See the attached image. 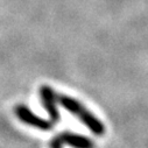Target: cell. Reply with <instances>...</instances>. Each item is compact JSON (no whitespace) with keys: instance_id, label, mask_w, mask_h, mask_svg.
Here are the masks:
<instances>
[{"instance_id":"277c9868","label":"cell","mask_w":148,"mask_h":148,"mask_svg":"<svg viewBox=\"0 0 148 148\" xmlns=\"http://www.w3.org/2000/svg\"><path fill=\"white\" fill-rule=\"evenodd\" d=\"M63 141L69 143L70 146L75 148H92V141L83 135H76V134H64Z\"/></svg>"},{"instance_id":"5b68a950","label":"cell","mask_w":148,"mask_h":148,"mask_svg":"<svg viewBox=\"0 0 148 148\" xmlns=\"http://www.w3.org/2000/svg\"><path fill=\"white\" fill-rule=\"evenodd\" d=\"M51 148H62V147H61V145H60L58 141H54L53 145H51Z\"/></svg>"},{"instance_id":"3957f363","label":"cell","mask_w":148,"mask_h":148,"mask_svg":"<svg viewBox=\"0 0 148 148\" xmlns=\"http://www.w3.org/2000/svg\"><path fill=\"white\" fill-rule=\"evenodd\" d=\"M41 97H42L43 105H45L46 110L48 111V113L50 114L51 119L53 120H58L60 113H58V111L55 106V96H54L51 89L47 88V86H43L41 89Z\"/></svg>"},{"instance_id":"6da1fadb","label":"cell","mask_w":148,"mask_h":148,"mask_svg":"<svg viewBox=\"0 0 148 148\" xmlns=\"http://www.w3.org/2000/svg\"><path fill=\"white\" fill-rule=\"evenodd\" d=\"M73 114H77L79 117V119L90 128V131H92L95 134L101 135L105 133V126L92 114L90 113L88 110H85L81 104L77 105V108L73 111Z\"/></svg>"},{"instance_id":"7a4b0ae2","label":"cell","mask_w":148,"mask_h":148,"mask_svg":"<svg viewBox=\"0 0 148 148\" xmlns=\"http://www.w3.org/2000/svg\"><path fill=\"white\" fill-rule=\"evenodd\" d=\"M15 112L18 114V117L25 121L26 124H29L30 126H34L36 128H40V130H49L51 124L48 121V120H45L38 116H35L32 111H29L26 106L21 105V106H18Z\"/></svg>"}]
</instances>
